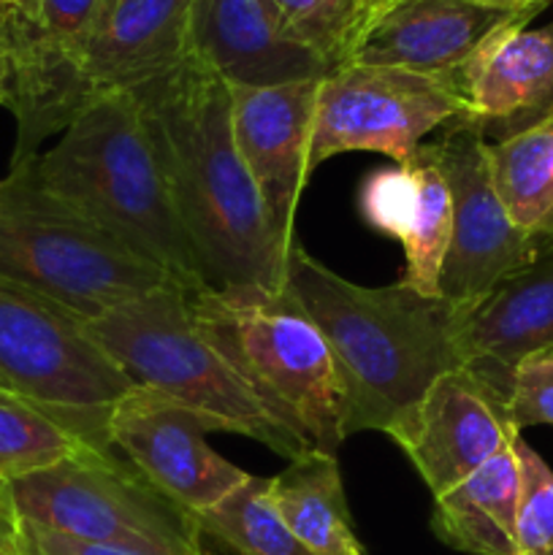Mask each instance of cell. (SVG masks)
<instances>
[{"instance_id": "cell-3", "label": "cell", "mask_w": 553, "mask_h": 555, "mask_svg": "<svg viewBox=\"0 0 553 555\" xmlns=\"http://www.w3.org/2000/svg\"><path fill=\"white\" fill-rule=\"evenodd\" d=\"M11 168L43 195L160 266L184 291L209 287L133 92L101 98L60 133L52 150Z\"/></svg>"}, {"instance_id": "cell-31", "label": "cell", "mask_w": 553, "mask_h": 555, "mask_svg": "<svg viewBox=\"0 0 553 555\" xmlns=\"http://www.w3.org/2000/svg\"><path fill=\"white\" fill-rule=\"evenodd\" d=\"M0 555H22V518L5 480H0Z\"/></svg>"}, {"instance_id": "cell-36", "label": "cell", "mask_w": 553, "mask_h": 555, "mask_svg": "<svg viewBox=\"0 0 553 555\" xmlns=\"http://www.w3.org/2000/svg\"><path fill=\"white\" fill-rule=\"evenodd\" d=\"M5 3L14 5L16 11H22V14H30V11H33V3H36V0H5Z\"/></svg>"}, {"instance_id": "cell-19", "label": "cell", "mask_w": 553, "mask_h": 555, "mask_svg": "<svg viewBox=\"0 0 553 555\" xmlns=\"http://www.w3.org/2000/svg\"><path fill=\"white\" fill-rule=\"evenodd\" d=\"M520 491L524 480L513 442L464 482L434 499V537L459 553L515 555Z\"/></svg>"}, {"instance_id": "cell-13", "label": "cell", "mask_w": 553, "mask_h": 555, "mask_svg": "<svg viewBox=\"0 0 553 555\" xmlns=\"http://www.w3.org/2000/svg\"><path fill=\"white\" fill-rule=\"evenodd\" d=\"M520 437L507 399L475 372L459 366L434 379L399 448L432 496H442Z\"/></svg>"}, {"instance_id": "cell-24", "label": "cell", "mask_w": 553, "mask_h": 555, "mask_svg": "<svg viewBox=\"0 0 553 555\" xmlns=\"http://www.w3.org/2000/svg\"><path fill=\"white\" fill-rule=\"evenodd\" d=\"M81 448H87L85 439L57 417L16 396L0 393V480H22L70 459Z\"/></svg>"}, {"instance_id": "cell-33", "label": "cell", "mask_w": 553, "mask_h": 555, "mask_svg": "<svg viewBox=\"0 0 553 555\" xmlns=\"http://www.w3.org/2000/svg\"><path fill=\"white\" fill-rule=\"evenodd\" d=\"M531 238H535L537 258H548V255H553V215L548 217L535 233H531Z\"/></svg>"}, {"instance_id": "cell-38", "label": "cell", "mask_w": 553, "mask_h": 555, "mask_svg": "<svg viewBox=\"0 0 553 555\" xmlns=\"http://www.w3.org/2000/svg\"><path fill=\"white\" fill-rule=\"evenodd\" d=\"M5 9H9V3H5V0H0V16H3Z\"/></svg>"}, {"instance_id": "cell-34", "label": "cell", "mask_w": 553, "mask_h": 555, "mask_svg": "<svg viewBox=\"0 0 553 555\" xmlns=\"http://www.w3.org/2000/svg\"><path fill=\"white\" fill-rule=\"evenodd\" d=\"M361 3H363V11H366V22H369L366 30H369V27H372L374 22H377L380 16L390 9V5L399 3V0H361Z\"/></svg>"}, {"instance_id": "cell-17", "label": "cell", "mask_w": 553, "mask_h": 555, "mask_svg": "<svg viewBox=\"0 0 553 555\" xmlns=\"http://www.w3.org/2000/svg\"><path fill=\"white\" fill-rule=\"evenodd\" d=\"M193 0H114L79 54L87 103L130 92L188 57Z\"/></svg>"}, {"instance_id": "cell-15", "label": "cell", "mask_w": 553, "mask_h": 555, "mask_svg": "<svg viewBox=\"0 0 553 555\" xmlns=\"http://www.w3.org/2000/svg\"><path fill=\"white\" fill-rule=\"evenodd\" d=\"M520 16L499 27L453 76L466 122L488 141L507 139L553 108V22L529 27Z\"/></svg>"}, {"instance_id": "cell-18", "label": "cell", "mask_w": 553, "mask_h": 555, "mask_svg": "<svg viewBox=\"0 0 553 555\" xmlns=\"http://www.w3.org/2000/svg\"><path fill=\"white\" fill-rule=\"evenodd\" d=\"M455 350L461 366L507 399L515 366L531 352L553 350V255L537 258L470 307Z\"/></svg>"}, {"instance_id": "cell-32", "label": "cell", "mask_w": 553, "mask_h": 555, "mask_svg": "<svg viewBox=\"0 0 553 555\" xmlns=\"http://www.w3.org/2000/svg\"><path fill=\"white\" fill-rule=\"evenodd\" d=\"M9 70H11L9 41H5L3 25H0V106H5V101H9Z\"/></svg>"}, {"instance_id": "cell-12", "label": "cell", "mask_w": 553, "mask_h": 555, "mask_svg": "<svg viewBox=\"0 0 553 555\" xmlns=\"http://www.w3.org/2000/svg\"><path fill=\"white\" fill-rule=\"evenodd\" d=\"M318 87L320 79L280 87H228L233 144L287 253L298 244L296 209L312 173L309 144Z\"/></svg>"}, {"instance_id": "cell-2", "label": "cell", "mask_w": 553, "mask_h": 555, "mask_svg": "<svg viewBox=\"0 0 553 555\" xmlns=\"http://www.w3.org/2000/svg\"><path fill=\"white\" fill-rule=\"evenodd\" d=\"M209 287L282 291L287 249L266 217L231 130V92L206 65L177 68L130 90Z\"/></svg>"}, {"instance_id": "cell-26", "label": "cell", "mask_w": 553, "mask_h": 555, "mask_svg": "<svg viewBox=\"0 0 553 555\" xmlns=\"http://www.w3.org/2000/svg\"><path fill=\"white\" fill-rule=\"evenodd\" d=\"M520 464V509L515 529V555H553V469L524 437L515 439Z\"/></svg>"}, {"instance_id": "cell-6", "label": "cell", "mask_w": 553, "mask_h": 555, "mask_svg": "<svg viewBox=\"0 0 553 555\" xmlns=\"http://www.w3.org/2000/svg\"><path fill=\"white\" fill-rule=\"evenodd\" d=\"M0 280L79 323L173 282L160 266L43 195L14 168L0 179Z\"/></svg>"}, {"instance_id": "cell-35", "label": "cell", "mask_w": 553, "mask_h": 555, "mask_svg": "<svg viewBox=\"0 0 553 555\" xmlns=\"http://www.w3.org/2000/svg\"><path fill=\"white\" fill-rule=\"evenodd\" d=\"M480 3L499 5V9H531V5H545L548 0H480Z\"/></svg>"}, {"instance_id": "cell-22", "label": "cell", "mask_w": 553, "mask_h": 555, "mask_svg": "<svg viewBox=\"0 0 553 555\" xmlns=\"http://www.w3.org/2000/svg\"><path fill=\"white\" fill-rule=\"evenodd\" d=\"M407 166L412 168L417 182V206L407 238L401 242L407 258L404 285L423 296H439V274H442L445 255L450 247V228H453V201L448 182L442 177L432 144H421Z\"/></svg>"}, {"instance_id": "cell-1", "label": "cell", "mask_w": 553, "mask_h": 555, "mask_svg": "<svg viewBox=\"0 0 553 555\" xmlns=\"http://www.w3.org/2000/svg\"><path fill=\"white\" fill-rule=\"evenodd\" d=\"M282 293L329 347L345 437L380 431L399 442L434 379L461 366L455 336L470 307L423 296L404 282L356 285L301 244L287 255Z\"/></svg>"}, {"instance_id": "cell-10", "label": "cell", "mask_w": 553, "mask_h": 555, "mask_svg": "<svg viewBox=\"0 0 553 555\" xmlns=\"http://www.w3.org/2000/svg\"><path fill=\"white\" fill-rule=\"evenodd\" d=\"M453 201L450 247L439 274V296L475 307L493 287L537 260L535 238L510 220L488 166V141L466 122H448L432 141Z\"/></svg>"}, {"instance_id": "cell-16", "label": "cell", "mask_w": 553, "mask_h": 555, "mask_svg": "<svg viewBox=\"0 0 553 555\" xmlns=\"http://www.w3.org/2000/svg\"><path fill=\"white\" fill-rule=\"evenodd\" d=\"M542 9L513 11L480 0H399L363 33L350 63L453 79L499 27Z\"/></svg>"}, {"instance_id": "cell-21", "label": "cell", "mask_w": 553, "mask_h": 555, "mask_svg": "<svg viewBox=\"0 0 553 555\" xmlns=\"http://www.w3.org/2000/svg\"><path fill=\"white\" fill-rule=\"evenodd\" d=\"M488 166L510 220L535 233L553 215V108L529 128L488 144Z\"/></svg>"}, {"instance_id": "cell-30", "label": "cell", "mask_w": 553, "mask_h": 555, "mask_svg": "<svg viewBox=\"0 0 553 555\" xmlns=\"http://www.w3.org/2000/svg\"><path fill=\"white\" fill-rule=\"evenodd\" d=\"M22 555H136L114 547L90 545V542L74 540V537L57 534V531L41 529V526L22 520Z\"/></svg>"}, {"instance_id": "cell-11", "label": "cell", "mask_w": 553, "mask_h": 555, "mask_svg": "<svg viewBox=\"0 0 553 555\" xmlns=\"http://www.w3.org/2000/svg\"><path fill=\"white\" fill-rule=\"evenodd\" d=\"M220 431L211 417L152 388H133L108 412V442L163 493L193 515L215 507L247 472L222 459L206 434Z\"/></svg>"}, {"instance_id": "cell-25", "label": "cell", "mask_w": 553, "mask_h": 555, "mask_svg": "<svg viewBox=\"0 0 553 555\" xmlns=\"http://www.w3.org/2000/svg\"><path fill=\"white\" fill-rule=\"evenodd\" d=\"M291 30L312 52L339 68L352 60V52L366 33V11L361 0H271Z\"/></svg>"}, {"instance_id": "cell-7", "label": "cell", "mask_w": 553, "mask_h": 555, "mask_svg": "<svg viewBox=\"0 0 553 555\" xmlns=\"http://www.w3.org/2000/svg\"><path fill=\"white\" fill-rule=\"evenodd\" d=\"M9 488L20 518L41 529L136 555H209L195 515L114 448L87 444Z\"/></svg>"}, {"instance_id": "cell-8", "label": "cell", "mask_w": 553, "mask_h": 555, "mask_svg": "<svg viewBox=\"0 0 553 555\" xmlns=\"http://www.w3.org/2000/svg\"><path fill=\"white\" fill-rule=\"evenodd\" d=\"M0 374L27 404L87 444L112 450L108 412L133 388L85 325L25 287L0 280Z\"/></svg>"}, {"instance_id": "cell-28", "label": "cell", "mask_w": 553, "mask_h": 555, "mask_svg": "<svg viewBox=\"0 0 553 555\" xmlns=\"http://www.w3.org/2000/svg\"><path fill=\"white\" fill-rule=\"evenodd\" d=\"M507 417L518 431L529 426H553V350L531 352L515 366Z\"/></svg>"}, {"instance_id": "cell-9", "label": "cell", "mask_w": 553, "mask_h": 555, "mask_svg": "<svg viewBox=\"0 0 553 555\" xmlns=\"http://www.w3.org/2000/svg\"><path fill=\"white\" fill-rule=\"evenodd\" d=\"M464 117L448 76L347 63L320 79L309 168L342 152H380L404 163L432 130Z\"/></svg>"}, {"instance_id": "cell-23", "label": "cell", "mask_w": 553, "mask_h": 555, "mask_svg": "<svg viewBox=\"0 0 553 555\" xmlns=\"http://www.w3.org/2000/svg\"><path fill=\"white\" fill-rule=\"evenodd\" d=\"M201 534L236 555H312L293 537L271 502L269 477L249 475L215 507L195 515Z\"/></svg>"}, {"instance_id": "cell-39", "label": "cell", "mask_w": 553, "mask_h": 555, "mask_svg": "<svg viewBox=\"0 0 553 555\" xmlns=\"http://www.w3.org/2000/svg\"><path fill=\"white\" fill-rule=\"evenodd\" d=\"M114 3V0H106V9H108V5H112Z\"/></svg>"}, {"instance_id": "cell-37", "label": "cell", "mask_w": 553, "mask_h": 555, "mask_svg": "<svg viewBox=\"0 0 553 555\" xmlns=\"http://www.w3.org/2000/svg\"><path fill=\"white\" fill-rule=\"evenodd\" d=\"M0 393H9V396H16L14 390H11V385H9V379L3 377V374H0ZM16 399H20V396H16Z\"/></svg>"}, {"instance_id": "cell-29", "label": "cell", "mask_w": 553, "mask_h": 555, "mask_svg": "<svg viewBox=\"0 0 553 555\" xmlns=\"http://www.w3.org/2000/svg\"><path fill=\"white\" fill-rule=\"evenodd\" d=\"M103 11L106 0H36L30 14L25 16H30L43 38L79 57Z\"/></svg>"}, {"instance_id": "cell-5", "label": "cell", "mask_w": 553, "mask_h": 555, "mask_svg": "<svg viewBox=\"0 0 553 555\" xmlns=\"http://www.w3.org/2000/svg\"><path fill=\"white\" fill-rule=\"evenodd\" d=\"M81 325L139 388L157 390L211 417L222 434H242L287 461L309 453L307 444L271 421L263 404L204 339L190 309V291L177 282L130 298Z\"/></svg>"}, {"instance_id": "cell-4", "label": "cell", "mask_w": 553, "mask_h": 555, "mask_svg": "<svg viewBox=\"0 0 553 555\" xmlns=\"http://www.w3.org/2000/svg\"><path fill=\"white\" fill-rule=\"evenodd\" d=\"M193 320L271 421L325 455L345 442L334 361L323 336L285 293L258 285L190 293Z\"/></svg>"}, {"instance_id": "cell-20", "label": "cell", "mask_w": 553, "mask_h": 555, "mask_svg": "<svg viewBox=\"0 0 553 555\" xmlns=\"http://www.w3.org/2000/svg\"><path fill=\"white\" fill-rule=\"evenodd\" d=\"M271 502L298 542L312 555H366L352 529L336 455H298L282 475L269 477Z\"/></svg>"}, {"instance_id": "cell-27", "label": "cell", "mask_w": 553, "mask_h": 555, "mask_svg": "<svg viewBox=\"0 0 553 555\" xmlns=\"http://www.w3.org/2000/svg\"><path fill=\"white\" fill-rule=\"evenodd\" d=\"M358 204H361V215L366 217L369 225L404 242L417 206L415 173L407 163L374 171L363 182Z\"/></svg>"}, {"instance_id": "cell-14", "label": "cell", "mask_w": 553, "mask_h": 555, "mask_svg": "<svg viewBox=\"0 0 553 555\" xmlns=\"http://www.w3.org/2000/svg\"><path fill=\"white\" fill-rule=\"evenodd\" d=\"M188 54L228 87H280L331 74L271 0H193Z\"/></svg>"}]
</instances>
